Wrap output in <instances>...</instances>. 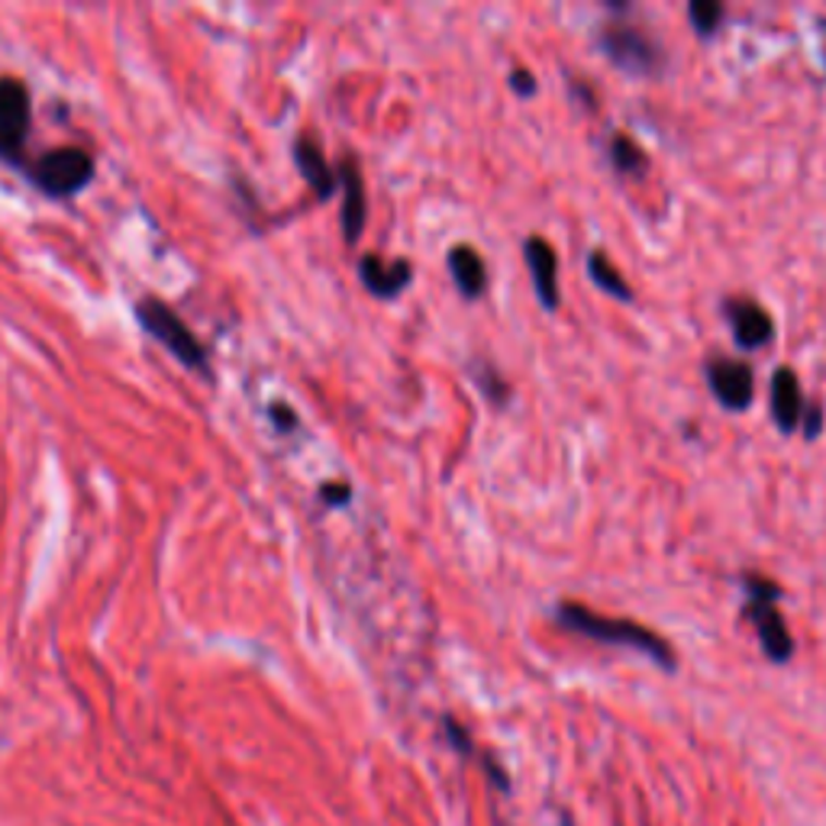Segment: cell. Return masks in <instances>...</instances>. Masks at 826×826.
<instances>
[{
    "label": "cell",
    "mask_w": 826,
    "mask_h": 826,
    "mask_svg": "<svg viewBox=\"0 0 826 826\" xmlns=\"http://www.w3.org/2000/svg\"><path fill=\"white\" fill-rule=\"evenodd\" d=\"M359 278H362V284H366L374 297L391 300V297H397V294L410 284L414 266H410L407 259L384 262L381 256H366V259L359 262Z\"/></svg>",
    "instance_id": "12"
},
{
    "label": "cell",
    "mask_w": 826,
    "mask_h": 826,
    "mask_svg": "<svg viewBox=\"0 0 826 826\" xmlns=\"http://www.w3.org/2000/svg\"><path fill=\"white\" fill-rule=\"evenodd\" d=\"M611 165H614V172H620V175H633V178H640L649 172V156H645V149L633 139V136H624V133H617L614 139H611Z\"/></svg>",
    "instance_id": "15"
},
{
    "label": "cell",
    "mask_w": 826,
    "mask_h": 826,
    "mask_svg": "<svg viewBox=\"0 0 826 826\" xmlns=\"http://www.w3.org/2000/svg\"><path fill=\"white\" fill-rule=\"evenodd\" d=\"M510 88L520 97H530V94H537V75L527 72V69H514L510 72Z\"/></svg>",
    "instance_id": "22"
},
{
    "label": "cell",
    "mask_w": 826,
    "mask_h": 826,
    "mask_svg": "<svg viewBox=\"0 0 826 826\" xmlns=\"http://www.w3.org/2000/svg\"><path fill=\"white\" fill-rule=\"evenodd\" d=\"M449 272L456 278V287H459L461 297H468V300H474V297H481L484 291H488V269H484V259H481V252L478 249H471V246H453L449 249Z\"/></svg>",
    "instance_id": "14"
},
{
    "label": "cell",
    "mask_w": 826,
    "mask_h": 826,
    "mask_svg": "<svg viewBox=\"0 0 826 826\" xmlns=\"http://www.w3.org/2000/svg\"><path fill=\"white\" fill-rule=\"evenodd\" d=\"M555 624L571 630V633H581L594 643H611V645H627V649H637L649 655L652 662H658L662 668H675L678 658H675V649L668 645V640H662L655 630H649L637 620H624V617H604V614H594L591 607L584 604H575V601H562L555 607Z\"/></svg>",
    "instance_id": "1"
},
{
    "label": "cell",
    "mask_w": 826,
    "mask_h": 826,
    "mask_svg": "<svg viewBox=\"0 0 826 826\" xmlns=\"http://www.w3.org/2000/svg\"><path fill=\"white\" fill-rule=\"evenodd\" d=\"M29 130V94L16 78H0V159H16Z\"/></svg>",
    "instance_id": "6"
},
{
    "label": "cell",
    "mask_w": 826,
    "mask_h": 826,
    "mask_svg": "<svg viewBox=\"0 0 826 826\" xmlns=\"http://www.w3.org/2000/svg\"><path fill=\"white\" fill-rule=\"evenodd\" d=\"M136 320H139L143 330H146L152 340H159L178 362H184L187 368H197L204 362V346L197 343V336L187 330V323H184L182 317H178L169 304H162V300H156V297H143V300L136 304Z\"/></svg>",
    "instance_id": "3"
},
{
    "label": "cell",
    "mask_w": 826,
    "mask_h": 826,
    "mask_svg": "<svg viewBox=\"0 0 826 826\" xmlns=\"http://www.w3.org/2000/svg\"><path fill=\"white\" fill-rule=\"evenodd\" d=\"M724 317H727L736 346L742 353H755V349L768 346L775 336V320L768 317V310L762 304H755L749 297H730L724 304Z\"/></svg>",
    "instance_id": "7"
},
{
    "label": "cell",
    "mask_w": 826,
    "mask_h": 826,
    "mask_svg": "<svg viewBox=\"0 0 826 826\" xmlns=\"http://www.w3.org/2000/svg\"><path fill=\"white\" fill-rule=\"evenodd\" d=\"M588 275L594 278V284L601 287V291H607L611 297H617V300H633V287L627 284V278L617 272V266L604 256V252H591L588 256Z\"/></svg>",
    "instance_id": "16"
},
{
    "label": "cell",
    "mask_w": 826,
    "mask_h": 826,
    "mask_svg": "<svg viewBox=\"0 0 826 826\" xmlns=\"http://www.w3.org/2000/svg\"><path fill=\"white\" fill-rule=\"evenodd\" d=\"M94 175V159L78 149V146H62L46 152L36 165H33V178L36 184L52 194V197H72L78 194L85 184L91 182Z\"/></svg>",
    "instance_id": "4"
},
{
    "label": "cell",
    "mask_w": 826,
    "mask_h": 826,
    "mask_svg": "<svg viewBox=\"0 0 826 826\" xmlns=\"http://www.w3.org/2000/svg\"><path fill=\"white\" fill-rule=\"evenodd\" d=\"M742 588L752 604H778L785 597V591L775 581H768L765 575H742Z\"/></svg>",
    "instance_id": "19"
},
{
    "label": "cell",
    "mask_w": 826,
    "mask_h": 826,
    "mask_svg": "<svg viewBox=\"0 0 826 826\" xmlns=\"http://www.w3.org/2000/svg\"><path fill=\"white\" fill-rule=\"evenodd\" d=\"M704 374H707V387L711 394L717 397L720 407L733 410V414H742L752 397H755V371L749 362H736V359H707L704 366Z\"/></svg>",
    "instance_id": "5"
},
{
    "label": "cell",
    "mask_w": 826,
    "mask_h": 826,
    "mask_svg": "<svg viewBox=\"0 0 826 826\" xmlns=\"http://www.w3.org/2000/svg\"><path fill=\"white\" fill-rule=\"evenodd\" d=\"M474 381H478V387L484 391V397H488L491 404H504L507 394H510L504 374H497L488 362H478V366H474Z\"/></svg>",
    "instance_id": "18"
},
{
    "label": "cell",
    "mask_w": 826,
    "mask_h": 826,
    "mask_svg": "<svg viewBox=\"0 0 826 826\" xmlns=\"http://www.w3.org/2000/svg\"><path fill=\"white\" fill-rule=\"evenodd\" d=\"M571 94H575V97H584V103H588V107H594V94L588 91V85H584V82L578 85V78H571Z\"/></svg>",
    "instance_id": "24"
},
{
    "label": "cell",
    "mask_w": 826,
    "mask_h": 826,
    "mask_svg": "<svg viewBox=\"0 0 826 826\" xmlns=\"http://www.w3.org/2000/svg\"><path fill=\"white\" fill-rule=\"evenodd\" d=\"M523 259H527V269H530L540 304L546 310H558L562 294H558V256H555V249L543 236H530L523 243Z\"/></svg>",
    "instance_id": "8"
},
{
    "label": "cell",
    "mask_w": 826,
    "mask_h": 826,
    "mask_svg": "<svg viewBox=\"0 0 826 826\" xmlns=\"http://www.w3.org/2000/svg\"><path fill=\"white\" fill-rule=\"evenodd\" d=\"M294 162H297V169H300L304 182L317 190V197H320V200H326V197H333V194H336L340 178H336V172L330 169V162L323 159V149L317 146V139H313V136H300V139L294 143Z\"/></svg>",
    "instance_id": "13"
},
{
    "label": "cell",
    "mask_w": 826,
    "mask_h": 826,
    "mask_svg": "<svg viewBox=\"0 0 826 826\" xmlns=\"http://www.w3.org/2000/svg\"><path fill=\"white\" fill-rule=\"evenodd\" d=\"M724 16H727V7H724L720 0H691V3H688V20H691L694 33H698L701 39L717 36Z\"/></svg>",
    "instance_id": "17"
},
{
    "label": "cell",
    "mask_w": 826,
    "mask_h": 826,
    "mask_svg": "<svg viewBox=\"0 0 826 826\" xmlns=\"http://www.w3.org/2000/svg\"><path fill=\"white\" fill-rule=\"evenodd\" d=\"M801 423H804V436H807V440H817L821 430H824V410H821L817 404H807Z\"/></svg>",
    "instance_id": "21"
},
{
    "label": "cell",
    "mask_w": 826,
    "mask_h": 826,
    "mask_svg": "<svg viewBox=\"0 0 826 826\" xmlns=\"http://www.w3.org/2000/svg\"><path fill=\"white\" fill-rule=\"evenodd\" d=\"M272 420H275V427L281 430V433H291V430L297 427L294 410H291V407H284V404H272Z\"/></svg>",
    "instance_id": "23"
},
{
    "label": "cell",
    "mask_w": 826,
    "mask_h": 826,
    "mask_svg": "<svg viewBox=\"0 0 826 826\" xmlns=\"http://www.w3.org/2000/svg\"><path fill=\"white\" fill-rule=\"evenodd\" d=\"M745 617L749 624L755 627L759 633V643H762V652L772 658V662H788L794 655V637L785 624V617L778 614L775 604H752L745 607Z\"/></svg>",
    "instance_id": "9"
},
{
    "label": "cell",
    "mask_w": 826,
    "mask_h": 826,
    "mask_svg": "<svg viewBox=\"0 0 826 826\" xmlns=\"http://www.w3.org/2000/svg\"><path fill=\"white\" fill-rule=\"evenodd\" d=\"M320 497H323L330 507H343V504L353 501V488H349L346 481H330V484L320 488Z\"/></svg>",
    "instance_id": "20"
},
{
    "label": "cell",
    "mask_w": 826,
    "mask_h": 826,
    "mask_svg": "<svg viewBox=\"0 0 826 826\" xmlns=\"http://www.w3.org/2000/svg\"><path fill=\"white\" fill-rule=\"evenodd\" d=\"M597 46H601L604 59H611L627 75H658L665 65L662 46L637 23H620V20L601 23Z\"/></svg>",
    "instance_id": "2"
},
{
    "label": "cell",
    "mask_w": 826,
    "mask_h": 826,
    "mask_svg": "<svg viewBox=\"0 0 826 826\" xmlns=\"http://www.w3.org/2000/svg\"><path fill=\"white\" fill-rule=\"evenodd\" d=\"M804 391L794 368H778L772 378V417L781 433H794L804 417Z\"/></svg>",
    "instance_id": "10"
},
{
    "label": "cell",
    "mask_w": 826,
    "mask_h": 826,
    "mask_svg": "<svg viewBox=\"0 0 826 826\" xmlns=\"http://www.w3.org/2000/svg\"><path fill=\"white\" fill-rule=\"evenodd\" d=\"M336 178L346 187L343 197V236L346 243H359L362 230H366L368 210H366V184H362V172L356 165V159H343V165L336 169Z\"/></svg>",
    "instance_id": "11"
}]
</instances>
